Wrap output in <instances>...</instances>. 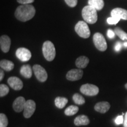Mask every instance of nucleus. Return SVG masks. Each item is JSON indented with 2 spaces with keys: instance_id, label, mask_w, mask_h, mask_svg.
<instances>
[{
  "instance_id": "cd10ccee",
  "label": "nucleus",
  "mask_w": 127,
  "mask_h": 127,
  "mask_svg": "<svg viewBox=\"0 0 127 127\" xmlns=\"http://www.w3.org/2000/svg\"><path fill=\"white\" fill-rule=\"evenodd\" d=\"M66 4L70 7H75L77 5L78 0H64Z\"/></svg>"
},
{
  "instance_id": "4468645a",
  "label": "nucleus",
  "mask_w": 127,
  "mask_h": 127,
  "mask_svg": "<svg viewBox=\"0 0 127 127\" xmlns=\"http://www.w3.org/2000/svg\"><path fill=\"white\" fill-rule=\"evenodd\" d=\"M111 17L127 20V10L121 8H115L111 12Z\"/></svg>"
},
{
  "instance_id": "423d86ee",
  "label": "nucleus",
  "mask_w": 127,
  "mask_h": 127,
  "mask_svg": "<svg viewBox=\"0 0 127 127\" xmlns=\"http://www.w3.org/2000/svg\"><path fill=\"white\" fill-rule=\"evenodd\" d=\"M80 91L87 96H95L99 93V88L94 84H85L81 87Z\"/></svg>"
},
{
  "instance_id": "f3484780",
  "label": "nucleus",
  "mask_w": 127,
  "mask_h": 127,
  "mask_svg": "<svg viewBox=\"0 0 127 127\" xmlns=\"http://www.w3.org/2000/svg\"><path fill=\"white\" fill-rule=\"evenodd\" d=\"M90 62L88 57L85 56H81L78 57L75 61V65L79 69L86 68Z\"/></svg>"
},
{
  "instance_id": "2eb2a0df",
  "label": "nucleus",
  "mask_w": 127,
  "mask_h": 127,
  "mask_svg": "<svg viewBox=\"0 0 127 127\" xmlns=\"http://www.w3.org/2000/svg\"><path fill=\"white\" fill-rule=\"evenodd\" d=\"M110 107L111 105L109 102L102 101V102L96 103L94 107V109L95 111L99 112V113L105 114L109 110Z\"/></svg>"
},
{
  "instance_id": "dca6fc26",
  "label": "nucleus",
  "mask_w": 127,
  "mask_h": 127,
  "mask_svg": "<svg viewBox=\"0 0 127 127\" xmlns=\"http://www.w3.org/2000/svg\"><path fill=\"white\" fill-rule=\"evenodd\" d=\"M90 123L88 117L86 115H80L76 117L74 121V123L76 126L87 125Z\"/></svg>"
},
{
  "instance_id": "9b49d317",
  "label": "nucleus",
  "mask_w": 127,
  "mask_h": 127,
  "mask_svg": "<svg viewBox=\"0 0 127 127\" xmlns=\"http://www.w3.org/2000/svg\"><path fill=\"white\" fill-rule=\"evenodd\" d=\"M8 84L14 90L18 91L23 88V82L19 78L11 77L8 79Z\"/></svg>"
},
{
  "instance_id": "4be33fe9",
  "label": "nucleus",
  "mask_w": 127,
  "mask_h": 127,
  "mask_svg": "<svg viewBox=\"0 0 127 127\" xmlns=\"http://www.w3.org/2000/svg\"><path fill=\"white\" fill-rule=\"evenodd\" d=\"M79 108L75 105H70L66 108L64 111V113L67 116H72L75 115L78 112Z\"/></svg>"
},
{
  "instance_id": "393cba45",
  "label": "nucleus",
  "mask_w": 127,
  "mask_h": 127,
  "mask_svg": "<svg viewBox=\"0 0 127 127\" xmlns=\"http://www.w3.org/2000/svg\"><path fill=\"white\" fill-rule=\"evenodd\" d=\"M9 88L7 85L4 84L0 85V96L1 97H3L7 95L9 93Z\"/></svg>"
},
{
  "instance_id": "7c9ffc66",
  "label": "nucleus",
  "mask_w": 127,
  "mask_h": 127,
  "mask_svg": "<svg viewBox=\"0 0 127 127\" xmlns=\"http://www.w3.org/2000/svg\"><path fill=\"white\" fill-rule=\"evenodd\" d=\"M115 32H114L112 30H108L107 31V36L109 38H114L115 36Z\"/></svg>"
},
{
  "instance_id": "c9c22d12",
  "label": "nucleus",
  "mask_w": 127,
  "mask_h": 127,
  "mask_svg": "<svg viewBox=\"0 0 127 127\" xmlns=\"http://www.w3.org/2000/svg\"><path fill=\"white\" fill-rule=\"evenodd\" d=\"M125 88H126L127 90V83L125 85Z\"/></svg>"
},
{
  "instance_id": "7ed1b4c3",
  "label": "nucleus",
  "mask_w": 127,
  "mask_h": 127,
  "mask_svg": "<svg viewBox=\"0 0 127 127\" xmlns=\"http://www.w3.org/2000/svg\"><path fill=\"white\" fill-rule=\"evenodd\" d=\"M42 53L44 58L48 61H52L54 60L56 51L53 43L50 41H46L42 45Z\"/></svg>"
},
{
  "instance_id": "39448f33",
  "label": "nucleus",
  "mask_w": 127,
  "mask_h": 127,
  "mask_svg": "<svg viewBox=\"0 0 127 127\" xmlns=\"http://www.w3.org/2000/svg\"><path fill=\"white\" fill-rule=\"evenodd\" d=\"M93 42L95 47L100 51L104 52L107 49V43L102 34L96 32L93 36Z\"/></svg>"
},
{
  "instance_id": "f257e3e1",
  "label": "nucleus",
  "mask_w": 127,
  "mask_h": 127,
  "mask_svg": "<svg viewBox=\"0 0 127 127\" xmlns=\"http://www.w3.org/2000/svg\"><path fill=\"white\" fill-rule=\"evenodd\" d=\"M35 12V8L32 5H21L16 9L15 17L20 21L26 22L31 20L34 17Z\"/></svg>"
},
{
  "instance_id": "20e7f679",
  "label": "nucleus",
  "mask_w": 127,
  "mask_h": 127,
  "mask_svg": "<svg viewBox=\"0 0 127 127\" xmlns=\"http://www.w3.org/2000/svg\"><path fill=\"white\" fill-rule=\"evenodd\" d=\"M75 31L77 34L83 38H88L91 35V32L86 22L79 21L75 26Z\"/></svg>"
},
{
  "instance_id": "f8f14e48",
  "label": "nucleus",
  "mask_w": 127,
  "mask_h": 127,
  "mask_svg": "<svg viewBox=\"0 0 127 127\" xmlns=\"http://www.w3.org/2000/svg\"><path fill=\"white\" fill-rule=\"evenodd\" d=\"M11 41L10 38L8 36L2 35L0 38V46H1V50L2 52L7 53L9 51L11 47Z\"/></svg>"
},
{
  "instance_id": "5701e85b",
  "label": "nucleus",
  "mask_w": 127,
  "mask_h": 127,
  "mask_svg": "<svg viewBox=\"0 0 127 127\" xmlns=\"http://www.w3.org/2000/svg\"><path fill=\"white\" fill-rule=\"evenodd\" d=\"M114 32H115V34L122 40H127V34L121 28L119 27L115 28L114 30Z\"/></svg>"
},
{
  "instance_id": "bb28decb",
  "label": "nucleus",
  "mask_w": 127,
  "mask_h": 127,
  "mask_svg": "<svg viewBox=\"0 0 127 127\" xmlns=\"http://www.w3.org/2000/svg\"><path fill=\"white\" fill-rule=\"evenodd\" d=\"M120 18H115V17H109L107 19V23L110 25H115L120 21Z\"/></svg>"
},
{
  "instance_id": "473e14b6",
  "label": "nucleus",
  "mask_w": 127,
  "mask_h": 127,
  "mask_svg": "<svg viewBox=\"0 0 127 127\" xmlns=\"http://www.w3.org/2000/svg\"><path fill=\"white\" fill-rule=\"evenodd\" d=\"M124 127H127V112L125 113L124 120Z\"/></svg>"
},
{
  "instance_id": "412c9836",
  "label": "nucleus",
  "mask_w": 127,
  "mask_h": 127,
  "mask_svg": "<svg viewBox=\"0 0 127 127\" xmlns=\"http://www.w3.org/2000/svg\"><path fill=\"white\" fill-rule=\"evenodd\" d=\"M68 103L67 98L65 97H61L58 96L55 99V106L59 109L63 108Z\"/></svg>"
},
{
  "instance_id": "f03ea898",
  "label": "nucleus",
  "mask_w": 127,
  "mask_h": 127,
  "mask_svg": "<svg viewBox=\"0 0 127 127\" xmlns=\"http://www.w3.org/2000/svg\"><path fill=\"white\" fill-rule=\"evenodd\" d=\"M96 9L90 5H87L82 10V16L87 23L93 24L97 21L98 15Z\"/></svg>"
},
{
  "instance_id": "9d476101",
  "label": "nucleus",
  "mask_w": 127,
  "mask_h": 127,
  "mask_svg": "<svg viewBox=\"0 0 127 127\" xmlns=\"http://www.w3.org/2000/svg\"><path fill=\"white\" fill-rule=\"evenodd\" d=\"M83 76V71L81 69H72L67 72L66 78L71 81H75L82 78Z\"/></svg>"
},
{
  "instance_id": "c756f323",
  "label": "nucleus",
  "mask_w": 127,
  "mask_h": 127,
  "mask_svg": "<svg viewBox=\"0 0 127 127\" xmlns=\"http://www.w3.org/2000/svg\"><path fill=\"white\" fill-rule=\"evenodd\" d=\"M18 3L21 4H29L34 2V0H17Z\"/></svg>"
},
{
  "instance_id": "ddd939ff",
  "label": "nucleus",
  "mask_w": 127,
  "mask_h": 127,
  "mask_svg": "<svg viewBox=\"0 0 127 127\" xmlns=\"http://www.w3.org/2000/svg\"><path fill=\"white\" fill-rule=\"evenodd\" d=\"M26 101L23 96H19L15 99L12 104L14 110L16 112H21L24 109Z\"/></svg>"
},
{
  "instance_id": "a878e982",
  "label": "nucleus",
  "mask_w": 127,
  "mask_h": 127,
  "mask_svg": "<svg viewBox=\"0 0 127 127\" xmlns=\"http://www.w3.org/2000/svg\"><path fill=\"white\" fill-rule=\"evenodd\" d=\"M8 124V121L7 116L4 114H0V127H7Z\"/></svg>"
},
{
  "instance_id": "1a4fd4ad",
  "label": "nucleus",
  "mask_w": 127,
  "mask_h": 127,
  "mask_svg": "<svg viewBox=\"0 0 127 127\" xmlns=\"http://www.w3.org/2000/svg\"><path fill=\"white\" fill-rule=\"evenodd\" d=\"M36 109V104L33 100L29 99L26 101L24 109V116L25 118H29L33 115Z\"/></svg>"
},
{
  "instance_id": "0eeeda50",
  "label": "nucleus",
  "mask_w": 127,
  "mask_h": 127,
  "mask_svg": "<svg viewBox=\"0 0 127 127\" xmlns=\"http://www.w3.org/2000/svg\"><path fill=\"white\" fill-rule=\"evenodd\" d=\"M32 69L36 79L39 82H44L47 81L48 74L45 69L42 66H41L40 65L35 64L33 66Z\"/></svg>"
},
{
  "instance_id": "6ab92c4d",
  "label": "nucleus",
  "mask_w": 127,
  "mask_h": 127,
  "mask_svg": "<svg viewBox=\"0 0 127 127\" xmlns=\"http://www.w3.org/2000/svg\"><path fill=\"white\" fill-rule=\"evenodd\" d=\"M0 66L5 71H10L14 68V64L7 60H2L0 61Z\"/></svg>"
},
{
  "instance_id": "6e6552de",
  "label": "nucleus",
  "mask_w": 127,
  "mask_h": 127,
  "mask_svg": "<svg viewBox=\"0 0 127 127\" xmlns=\"http://www.w3.org/2000/svg\"><path fill=\"white\" fill-rule=\"evenodd\" d=\"M15 55L20 61L23 62L28 61L31 58V52L26 48H19L16 51Z\"/></svg>"
},
{
  "instance_id": "b1692460",
  "label": "nucleus",
  "mask_w": 127,
  "mask_h": 127,
  "mask_svg": "<svg viewBox=\"0 0 127 127\" xmlns=\"http://www.w3.org/2000/svg\"><path fill=\"white\" fill-rule=\"evenodd\" d=\"M72 99L74 102L76 104L78 105H82L85 102V98H84L82 95H81L79 94L76 93L73 95Z\"/></svg>"
},
{
  "instance_id": "72a5a7b5",
  "label": "nucleus",
  "mask_w": 127,
  "mask_h": 127,
  "mask_svg": "<svg viewBox=\"0 0 127 127\" xmlns=\"http://www.w3.org/2000/svg\"><path fill=\"white\" fill-rule=\"evenodd\" d=\"M4 77V72L2 71V69H1L0 71V81L2 80Z\"/></svg>"
},
{
  "instance_id": "2f4dec72",
  "label": "nucleus",
  "mask_w": 127,
  "mask_h": 127,
  "mask_svg": "<svg viewBox=\"0 0 127 127\" xmlns=\"http://www.w3.org/2000/svg\"><path fill=\"white\" fill-rule=\"evenodd\" d=\"M121 47H122L121 44L120 42H117L115 45V50L117 52L120 51L121 49Z\"/></svg>"
},
{
  "instance_id": "a211bd4d",
  "label": "nucleus",
  "mask_w": 127,
  "mask_h": 127,
  "mask_svg": "<svg viewBox=\"0 0 127 127\" xmlns=\"http://www.w3.org/2000/svg\"><path fill=\"white\" fill-rule=\"evenodd\" d=\"M20 74L25 78H31L32 75V71L30 65H24L20 69Z\"/></svg>"
},
{
  "instance_id": "f704fd0d",
  "label": "nucleus",
  "mask_w": 127,
  "mask_h": 127,
  "mask_svg": "<svg viewBox=\"0 0 127 127\" xmlns=\"http://www.w3.org/2000/svg\"><path fill=\"white\" fill-rule=\"evenodd\" d=\"M124 45L125 47H127V42H125L124 43Z\"/></svg>"
},
{
  "instance_id": "aec40b11",
  "label": "nucleus",
  "mask_w": 127,
  "mask_h": 127,
  "mask_svg": "<svg viewBox=\"0 0 127 127\" xmlns=\"http://www.w3.org/2000/svg\"><path fill=\"white\" fill-rule=\"evenodd\" d=\"M88 5L96 10H101L104 7V0H88Z\"/></svg>"
},
{
  "instance_id": "c85d7f7f",
  "label": "nucleus",
  "mask_w": 127,
  "mask_h": 127,
  "mask_svg": "<svg viewBox=\"0 0 127 127\" xmlns=\"http://www.w3.org/2000/svg\"><path fill=\"white\" fill-rule=\"evenodd\" d=\"M124 118L123 115H119L117 117V118L115 119V123L117 125H120L121 124L124 123Z\"/></svg>"
}]
</instances>
